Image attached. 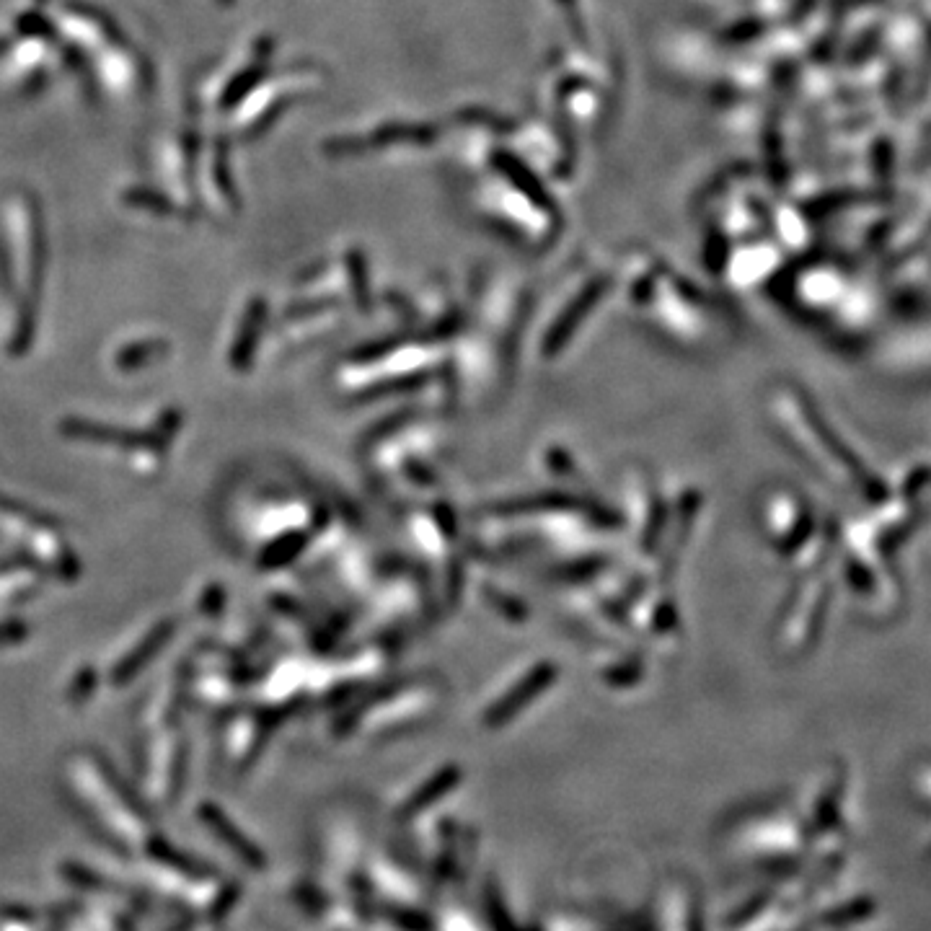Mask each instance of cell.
<instances>
[{
  "label": "cell",
  "mask_w": 931,
  "mask_h": 931,
  "mask_svg": "<svg viewBox=\"0 0 931 931\" xmlns=\"http://www.w3.org/2000/svg\"><path fill=\"white\" fill-rule=\"evenodd\" d=\"M800 412H802V419L807 422V427H810L815 438H818V443L828 450V456H831L836 463H841V466H844V469L854 476V482L859 484L864 497L872 502L885 500V497H888V487H885V484H882L880 479L872 474V471H867V466L859 461L857 453H854V450H851L844 440L838 438L836 430H833L831 425H825V419L820 417L818 409H815L813 404L805 399V396H800Z\"/></svg>",
  "instance_id": "cell-1"
},
{
  "label": "cell",
  "mask_w": 931,
  "mask_h": 931,
  "mask_svg": "<svg viewBox=\"0 0 931 931\" xmlns=\"http://www.w3.org/2000/svg\"><path fill=\"white\" fill-rule=\"evenodd\" d=\"M846 575H849V580L854 582L859 590H872V575H869V572L862 567V564L851 562L849 567H846Z\"/></svg>",
  "instance_id": "cell-2"
},
{
  "label": "cell",
  "mask_w": 931,
  "mask_h": 931,
  "mask_svg": "<svg viewBox=\"0 0 931 931\" xmlns=\"http://www.w3.org/2000/svg\"><path fill=\"white\" fill-rule=\"evenodd\" d=\"M929 479H931V471H929V469L916 471V474H913L911 479H908V482H906V489H903V492H906V497H911V494L919 492V487H924V484L929 482Z\"/></svg>",
  "instance_id": "cell-3"
}]
</instances>
